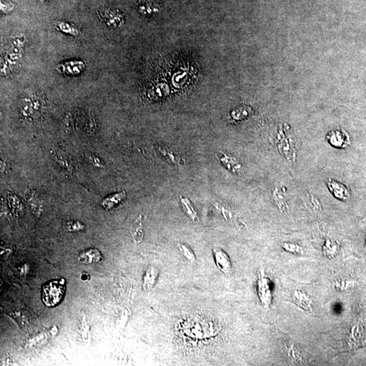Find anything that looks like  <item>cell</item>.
I'll use <instances>...</instances> for the list:
<instances>
[{"mask_svg":"<svg viewBox=\"0 0 366 366\" xmlns=\"http://www.w3.org/2000/svg\"><path fill=\"white\" fill-rule=\"evenodd\" d=\"M65 293V280L51 281L43 286L42 301L47 306H55L62 300Z\"/></svg>","mask_w":366,"mask_h":366,"instance_id":"cell-1","label":"cell"},{"mask_svg":"<svg viewBox=\"0 0 366 366\" xmlns=\"http://www.w3.org/2000/svg\"><path fill=\"white\" fill-rule=\"evenodd\" d=\"M86 65L84 61L71 60L59 63L57 66V71L68 76H77L86 70Z\"/></svg>","mask_w":366,"mask_h":366,"instance_id":"cell-2","label":"cell"},{"mask_svg":"<svg viewBox=\"0 0 366 366\" xmlns=\"http://www.w3.org/2000/svg\"><path fill=\"white\" fill-rule=\"evenodd\" d=\"M100 17L108 27L116 28L123 23V15L117 10L112 8L103 9L100 11Z\"/></svg>","mask_w":366,"mask_h":366,"instance_id":"cell-3","label":"cell"},{"mask_svg":"<svg viewBox=\"0 0 366 366\" xmlns=\"http://www.w3.org/2000/svg\"><path fill=\"white\" fill-rule=\"evenodd\" d=\"M258 295L264 307H269L272 300L271 282L267 277L260 276L258 283Z\"/></svg>","mask_w":366,"mask_h":366,"instance_id":"cell-4","label":"cell"},{"mask_svg":"<svg viewBox=\"0 0 366 366\" xmlns=\"http://www.w3.org/2000/svg\"><path fill=\"white\" fill-rule=\"evenodd\" d=\"M327 140L329 143L338 149H344L348 147L350 144V139L347 133L341 130L332 131L327 136Z\"/></svg>","mask_w":366,"mask_h":366,"instance_id":"cell-5","label":"cell"},{"mask_svg":"<svg viewBox=\"0 0 366 366\" xmlns=\"http://www.w3.org/2000/svg\"><path fill=\"white\" fill-rule=\"evenodd\" d=\"M327 185L331 193L333 194L336 199L346 201L350 197V193H349L348 188L341 183L336 182L332 179H329L327 182Z\"/></svg>","mask_w":366,"mask_h":366,"instance_id":"cell-6","label":"cell"},{"mask_svg":"<svg viewBox=\"0 0 366 366\" xmlns=\"http://www.w3.org/2000/svg\"><path fill=\"white\" fill-rule=\"evenodd\" d=\"M214 258L216 265L225 275H230L232 272V263L228 255L222 249H214Z\"/></svg>","mask_w":366,"mask_h":366,"instance_id":"cell-7","label":"cell"},{"mask_svg":"<svg viewBox=\"0 0 366 366\" xmlns=\"http://www.w3.org/2000/svg\"><path fill=\"white\" fill-rule=\"evenodd\" d=\"M217 158L221 161L222 164L227 169L237 175H242L244 173V168L239 161L236 160L234 157H230L226 154H222V157L218 156Z\"/></svg>","mask_w":366,"mask_h":366,"instance_id":"cell-8","label":"cell"},{"mask_svg":"<svg viewBox=\"0 0 366 366\" xmlns=\"http://www.w3.org/2000/svg\"><path fill=\"white\" fill-rule=\"evenodd\" d=\"M101 259V252L97 249H89L79 255L78 260L83 264L97 263Z\"/></svg>","mask_w":366,"mask_h":366,"instance_id":"cell-9","label":"cell"},{"mask_svg":"<svg viewBox=\"0 0 366 366\" xmlns=\"http://www.w3.org/2000/svg\"><path fill=\"white\" fill-rule=\"evenodd\" d=\"M126 198V192L121 191L109 196L102 201L101 206L106 210H110L116 206L118 203L121 202Z\"/></svg>","mask_w":366,"mask_h":366,"instance_id":"cell-10","label":"cell"},{"mask_svg":"<svg viewBox=\"0 0 366 366\" xmlns=\"http://www.w3.org/2000/svg\"><path fill=\"white\" fill-rule=\"evenodd\" d=\"M55 27L57 31L69 36L76 37L79 35V31L76 26L67 22L57 21L55 23Z\"/></svg>","mask_w":366,"mask_h":366,"instance_id":"cell-11","label":"cell"},{"mask_svg":"<svg viewBox=\"0 0 366 366\" xmlns=\"http://www.w3.org/2000/svg\"><path fill=\"white\" fill-rule=\"evenodd\" d=\"M8 202L13 212L17 216H22L24 214V206L22 201L14 194H9Z\"/></svg>","mask_w":366,"mask_h":366,"instance_id":"cell-12","label":"cell"},{"mask_svg":"<svg viewBox=\"0 0 366 366\" xmlns=\"http://www.w3.org/2000/svg\"><path fill=\"white\" fill-rule=\"evenodd\" d=\"M157 148H158V150L160 154L163 155V157H164L168 162H171L173 164H182V159L178 156V155L174 154V153L171 149L160 145L158 146Z\"/></svg>","mask_w":366,"mask_h":366,"instance_id":"cell-13","label":"cell"},{"mask_svg":"<svg viewBox=\"0 0 366 366\" xmlns=\"http://www.w3.org/2000/svg\"><path fill=\"white\" fill-rule=\"evenodd\" d=\"M158 271L154 268H149L146 271L143 277V286L145 289L149 290L154 286L158 277Z\"/></svg>","mask_w":366,"mask_h":366,"instance_id":"cell-14","label":"cell"},{"mask_svg":"<svg viewBox=\"0 0 366 366\" xmlns=\"http://www.w3.org/2000/svg\"><path fill=\"white\" fill-rule=\"evenodd\" d=\"M338 250V245L335 242L326 241L323 245V253L328 258H334L336 256Z\"/></svg>","mask_w":366,"mask_h":366,"instance_id":"cell-15","label":"cell"},{"mask_svg":"<svg viewBox=\"0 0 366 366\" xmlns=\"http://www.w3.org/2000/svg\"><path fill=\"white\" fill-rule=\"evenodd\" d=\"M181 202L184 206V210H186V213L191 218V219L193 221H195L196 220L198 221V217H197V212L195 211V208L192 206L191 201L187 198H184V197H181Z\"/></svg>","mask_w":366,"mask_h":366,"instance_id":"cell-16","label":"cell"},{"mask_svg":"<svg viewBox=\"0 0 366 366\" xmlns=\"http://www.w3.org/2000/svg\"><path fill=\"white\" fill-rule=\"evenodd\" d=\"M50 153H51L52 158L56 161L59 165L62 166L63 168H66V169H70V168H71V166H70L69 162L66 160L64 155H61L60 153H57L55 151L52 150V149L50 151Z\"/></svg>","mask_w":366,"mask_h":366,"instance_id":"cell-17","label":"cell"},{"mask_svg":"<svg viewBox=\"0 0 366 366\" xmlns=\"http://www.w3.org/2000/svg\"><path fill=\"white\" fill-rule=\"evenodd\" d=\"M28 201L29 204H31L33 211H36L35 213H37L38 211H40L41 208H42V203H41L40 199L36 195H31Z\"/></svg>","mask_w":366,"mask_h":366,"instance_id":"cell-18","label":"cell"},{"mask_svg":"<svg viewBox=\"0 0 366 366\" xmlns=\"http://www.w3.org/2000/svg\"><path fill=\"white\" fill-rule=\"evenodd\" d=\"M84 227L82 224L77 221H69L66 225V230L69 231L70 232H79V231L83 230Z\"/></svg>","mask_w":366,"mask_h":366,"instance_id":"cell-19","label":"cell"},{"mask_svg":"<svg viewBox=\"0 0 366 366\" xmlns=\"http://www.w3.org/2000/svg\"><path fill=\"white\" fill-rule=\"evenodd\" d=\"M14 8L10 0H1V8L3 12H9L12 11Z\"/></svg>","mask_w":366,"mask_h":366,"instance_id":"cell-20","label":"cell"},{"mask_svg":"<svg viewBox=\"0 0 366 366\" xmlns=\"http://www.w3.org/2000/svg\"><path fill=\"white\" fill-rule=\"evenodd\" d=\"M181 250L182 251L184 256L186 257L187 259L191 260V261H194L195 260V256L193 252L191 250V249L188 248V247L185 246L184 245H180Z\"/></svg>","mask_w":366,"mask_h":366,"instance_id":"cell-21","label":"cell"},{"mask_svg":"<svg viewBox=\"0 0 366 366\" xmlns=\"http://www.w3.org/2000/svg\"><path fill=\"white\" fill-rule=\"evenodd\" d=\"M132 236L133 239L136 242H141L142 238H143V232H142L141 228L140 227H137V228L134 229Z\"/></svg>","mask_w":366,"mask_h":366,"instance_id":"cell-22","label":"cell"},{"mask_svg":"<svg viewBox=\"0 0 366 366\" xmlns=\"http://www.w3.org/2000/svg\"><path fill=\"white\" fill-rule=\"evenodd\" d=\"M286 250L290 251L293 253H299L301 251L300 247L299 245H295V244H285L284 246Z\"/></svg>","mask_w":366,"mask_h":366,"instance_id":"cell-23","label":"cell"},{"mask_svg":"<svg viewBox=\"0 0 366 366\" xmlns=\"http://www.w3.org/2000/svg\"><path fill=\"white\" fill-rule=\"evenodd\" d=\"M90 161H91V163L94 166H96V167L98 168H103V163L101 162V161L99 160V158H97V157H91L90 158Z\"/></svg>","mask_w":366,"mask_h":366,"instance_id":"cell-24","label":"cell"},{"mask_svg":"<svg viewBox=\"0 0 366 366\" xmlns=\"http://www.w3.org/2000/svg\"><path fill=\"white\" fill-rule=\"evenodd\" d=\"M89 275L86 274V273H83V274L81 275V279L83 281H86L89 280Z\"/></svg>","mask_w":366,"mask_h":366,"instance_id":"cell-25","label":"cell"},{"mask_svg":"<svg viewBox=\"0 0 366 366\" xmlns=\"http://www.w3.org/2000/svg\"><path fill=\"white\" fill-rule=\"evenodd\" d=\"M40 1H46V0H40Z\"/></svg>","mask_w":366,"mask_h":366,"instance_id":"cell-26","label":"cell"}]
</instances>
